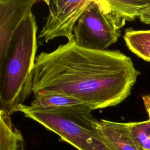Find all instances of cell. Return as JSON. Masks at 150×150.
<instances>
[{"mask_svg":"<svg viewBox=\"0 0 150 150\" xmlns=\"http://www.w3.org/2000/svg\"><path fill=\"white\" fill-rule=\"evenodd\" d=\"M98 130L111 150H142L131 134L129 122L98 120Z\"/></svg>","mask_w":150,"mask_h":150,"instance_id":"7","label":"cell"},{"mask_svg":"<svg viewBox=\"0 0 150 150\" xmlns=\"http://www.w3.org/2000/svg\"><path fill=\"white\" fill-rule=\"evenodd\" d=\"M21 131L12 122L10 115L0 111V150H24Z\"/></svg>","mask_w":150,"mask_h":150,"instance_id":"10","label":"cell"},{"mask_svg":"<svg viewBox=\"0 0 150 150\" xmlns=\"http://www.w3.org/2000/svg\"><path fill=\"white\" fill-rule=\"evenodd\" d=\"M142 100L149 115V120H150V95H144L142 96Z\"/></svg>","mask_w":150,"mask_h":150,"instance_id":"14","label":"cell"},{"mask_svg":"<svg viewBox=\"0 0 150 150\" xmlns=\"http://www.w3.org/2000/svg\"><path fill=\"white\" fill-rule=\"evenodd\" d=\"M33 95L34 99L29 106L35 109H50L87 105L76 98L61 93L44 91Z\"/></svg>","mask_w":150,"mask_h":150,"instance_id":"9","label":"cell"},{"mask_svg":"<svg viewBox=\"0 0 150 150\" xmlns=\"http://www.w3.org/2000/svg\"><path fill=\"white\" fill-rule=\"evenodd\" d=\"M134 140L142 150H150V120L129 122Z\"/></svg>","mask_w":150,"mask_h":150,"instance_id":"12","label":"cell"},{"mask_svg":"<svg viewBox=\"0 0 150 150\" xmlns=\"http://www.w3.org/2000/svg\"><path fill=\"white\" fill-rule=\"evenodd\" d=\"M101 2L120 28H122L126 21L139 18L150 6V0H101Z\"/></svg>","mask_w":150,"mask_h":150,"instance_id":"8","label":"cell"},{"mask_svg":"<svg viewBox=\"0 0 150 150\" xmlns=\"http://www.w3.org/2000/svg\"><path fill=\"white\" fill-rule=\"evenodd\" d=\"M37 30L31 12L18 26L0 57V111L10 116L32 94Z\"/></svg>","mask_w":150,"mask_h":150,"instance_id":"2","label":"cell"},{"mask_svg":"<svg viewBox=\"0 0 150 150\" xmlns=\"http://www.w3.org/2000/svg\"><path fill=\"white\" fill-rule=\"evenodd\" d=\"M140 74L118 50H95L74 40L35 59L32 94L53 91L76 98L93 110L115 106L130 94Z\"/></svg>","mask_w":150,"mask_h":150,"instance_id":"1","label":"cell"},{"mask_svg":"<svg viewBox=\"0 0 150 150\" xmlns=\"http://www.w3.org/2000/svg\"><path fill=\"white\" fill-rule=\"evenodd\" d=\"M124 39L128 49L139 57L150 62V30L127 29Z\"/></svg>","mask_w":150,"mask_h":150,"instance_id":"11","label":"cell"},{"mask_svg":"<svg viewBox=\"0 0 150 150\" xmlns=\"http://www.w3.org/2000/svg\"><path fill=\"white\" fill-rule=\"evenodd\" d=\"M92 0H46L49 13L38 38L47 43L55 38L63 36L74 40L73 29L82 13Z\"/></svg>","mask_w":150,"mask_h":150,"instance_id":"5","label":"cell"},{"mask_svg":"<svg viewBox=\"0 0 150 150\" xmlns=\"http://www.w3.org/2000/svg\"><path fill=\"white\" fill-rule=\"evenodd\" d=\"M91 111L88 105L35 109L23 104L18 110L79 150H111L101 137Z\"/></svg>","mask_w":150,"mask_h":150,"instance_id":"3","label":"cell"},{"mask_svg":"<svg viewBox=\"0 0 150 150\" xmlns=\"http://www.w3.org/2000/svg\"><path fill=\"white\" fill-rule=\"evenodd\" d=\"M36 0H0V57L21 22L31 13Z\"/></svg>","mask_w":150,"mask_h":150,"instance_id":"6","label":"cell"},{"mask_svg":"<svg viewBox=\"0 0 150 150\" xmlns=\"http://www.w3.org/2000/svg\"><path fill=\"white\" fill-rule=\"evenodd\" d=\"M120 29L101 0H92L76 23L74 40L83 48L105 50L118 40Z\"/></svg>","mask_w":150,"mask_h":150,"instance_id":"4","label":"cell"},{"mask_svg":"<svg viewBox=\"0 0 150 150\" xmlns=\"http://www.w3.org/2000/svg\"><path fill=\"white\" fill-rule=\"evenodd\" d=\"M139 19L142 22L150 25V6H149L140 15Z\"/></svg>","mask_w":150,"mask_h":150,"instance_id":"13","label":"cell"}]
</instances>
